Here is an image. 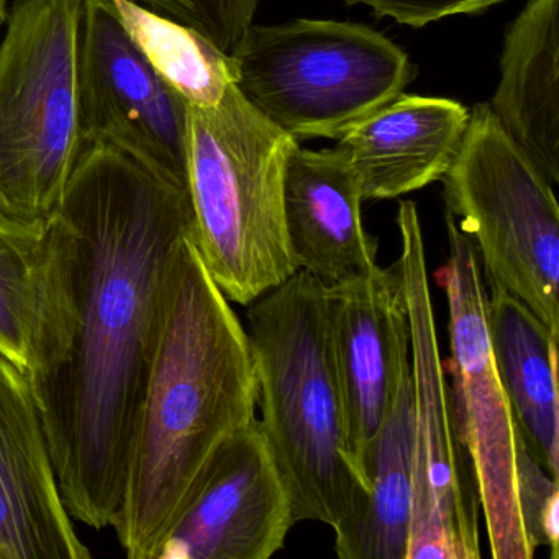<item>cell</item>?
<instances>
[{
	"label": "cell",
	"mask_w": 559,
	"mask_h": 559,
	"mask_svg": "<svg viewBox=\"0 0 559 559\" xmlns=\"http://www.w3.org/2000/svg\"><path fill=\"white\" fill-rule=\"evenodd\" d=\"M297 145L235 83L218 103L189 106L194 245L231 304L248 307L297 271L284 215V175Z\"/></svg>",
	"instance_id": "obj_4"
},
{
	"label": "cell",
	"mask_w": 559,
	"mask_h": 559,
	"mask_svg": "<svg viewBox=\"0 0 559 559\" xmlns=\"http://www.w3.org/2000/svg\"><path fill=\"white\" fill-rule=\"evenodd\" d=\"M467 122L469 110L456 100L402 93L346 130L336 152L365 201L401 198L441 181Z\"/></svg>",
	"instance_id": "obj_14"
},
{
	"label": "cell",
	"mask_w": 559,
	"mask_h": 559,
	"mask_svg": "<svg viewBox=\"0 0 559 559\" xmlns=\"http://www.w3.org/2000/svg\"><path fill=\"white\" fill-rule=\"evenodd\" d=\"M395 222L401 235L395 263L411 330L414 506L407 559H479V497L454 424L415 202L402 201Z\"/></svg>",
	"instance_id": "obj_8"
},
{
	"label": "cell",
	"mask_w": 559,
	"mask_h": 559,
	"mask_svg": "<svg viewBox=\"0 0 559 559\" xmlns=\"http://www.w3.org/2000/svg\"><path fill=\"white\" fill-rule=\"evenodd\" d=\"M0 559H2V552H0Z\"/></svg>",
	"instance_id": "obj_25"
},
{
	"label": "cell",
	"mask_w": 559,
	"mask_h": 559,
	"mask_svg": "<svg viewBox=\"0 0 559 559\" xmlns=\"http://www.w3.org/2000/svg\"><path fill=\"white\" fill-rule=\"evenodd\" d=\"M559 0H528L512 22L490 109L552 186L559 182Z\"/></svg>",
	"instance_id": "obj_16"
},
{
	"label": "cell",
	"mask_w": 559,
	"mask_h": 559,
	"mask_svg": "<svg viewBox=\"0 0 559 559\" xmlns=\"http://www.w3.org/2000/svg\"><path fill=\"white\" fill-rule=\"evenodd\" d=\"M50 270L27 376L71 519L112 526L166 266L194 240L188 188L86 146L48 221Z\"/></svg>",
	"instance_id": "obj_1"
},
{
	"label": "cell",
	"mask_w": 559,
	"mask_h": 559,
	"mask_svg": "<svg viewBox=\"0 0 559 559\" xmlns=\"http://www.w3.org/2000/svg\"><path fill=\"white\" fill-rule=\"evenodd\" d=\"M231 58L241 96L297 142L340 139L414 78L397 45L349 22L253 25Z\"/></svg>",
	"instance_id": "obj_6"
},
{
	"label": "cell",
	"mask_w": 559,
	"mask_h": 559,
	"mask_svg": "<svg viewBox=\"0 0 559 559\" xmlns=\"http://www.w3.org/2000/svg\"><path fill=\"white\" fill-rule=\"evenodd\" d=\"M83 0H15L0 44V215L48 222L84 152Z\"/></svg>",
	"instance_id": "obj_5"
},
{
	"label": "cell",
	"mask_w": 559,
	"mask_h": 559,
	"mask_svg": "<svg viewBox=\"0 0 559 559\" xmlns=\"http://www.w3.org/2000/svg\"><path fill=\"white\" fill-rule=\"evenodd\" d=\"M78 109L84 146H109L188 188L189 104L156 73L110 0H83Z\"/></svg>",
	"instance_id": "obj_10"
},
{
	"label": "cell",
	"mask_w": 559,
	"mask_h": 559,
	"mask_svg": "<svg viewBox=\"0 0 559 559\" xmlns=\"http://www.w3.org/2000/svg\"><path fill=\"white\" fill-rule=\"evenodd\" d=\"M516 499L523 528L536 551L548 546L551 559L559 558L558 479L530 453L516 428Z\"/></svg>",
	"instance_id": "obj_22"
},
{
	"label": "cell",
	"mask_w": 559,
	"mask_h": 559,
	"mask_svg": "<svg viewBox=\"0 0 559 559\" xmlns=\"http://www.w3.org/2000/svg\"><path fill=\"white\" fill-rule=\"evenodd\" d=\"M0 552L2 559H87L61 496L31 382L0 355Z\"/></svg>",
	"instance_id": "obj_13"
},
{
	"label": "cell",
	"mask_w": 559,
	"mask_h": 559,
	"mask_svg": "<svg viewBox=\"0 0 559 559\" xmlns=\"http://www.w3.org/2000/svg\"><path fill=\"white\" fill-rule=\"evenodd\" d=\"M329 309L349 451L366 483L369 448L411 372V330L397 263L329 286Z\"/></svg>",
	"instance_id": "obj_12"
},
{
	"label": "cell",
	"mask_w": 559,
	"mask_h": 559,
	"mask_svg": "<svg viewBox=\"0 0 559 559\" xmlns=\"http://www.w3.org/2000/svg\"><path fill=\"white\" fill-rule=\"evenodd\" d=\"M135 4L191 27L227 57H234L261 0H132Z\"/></svg>",
	"instance_id": "obj_21"
},
{
	"label": "cell",
	"mask_w": 559,
	"mask_h": 559,
	"mask_svg": "<svg viewBox=\"0 0 559 559\" xmlns=\"http://www.w3.org/2000/svg\"><path fill=\"white\" fill-rule=\"evenodd\" d=\"M368 499L358 519L335 533L340 559H407L414 506L412 376L402 379L366 460Z\"/></svg>",
	"instance_id": "obj_18"
},
{
	"label": "cell",
	"mask_w": 559,
	"mask_h": 559,
	"mask_svg": "<svg viewBox=\"0 0 559 559\" xmlns=\"http://www.w3.org/2000/svg\"><path fill=\"white\" fill-rule=\"evenodd\" d=\"M8 0H0V28L8 21Z\"/></svg>",
	"instance_id": "obj_24"
},
{
	"label": "cell",
	"mask_w": 559,
	"mask_h": 559,
	"mask_svg": "<svg viewBox=\"0 0 559 559\" xmlns=\"http://www.w3.org/2000/svg\"><path fill=\"white\" fill-rule=\"evenodd\" d=\"M365 202L352 169L336 148L289 153L284 175L287 240L297 271L325 286L371 274L378 264V238L366 230Z\"/></svg>",
	"instance_id": "obj_15"
},
{
	"label": "cell",
	"mask_w": 559,
	"mask_h": 559,
	"mask_svg": "<svg viewBox=\"0 0 559 559\" xmlns=\"http://www.w3.org/2000/svg\"><path fill=\"white\" fill-rule=\"evenodd\" d=\"M444 214L473 241L487 286L519 297L559 338V207L555 189L489 104L469 110L444 173Z\"/></svg>",
	"instance_id": "obj_7"
},
{
	"label": "cell",
	"mask_w": 559,
	"mask_h": 559,
	"mask_svg": "<svg viewBox=\"0 0 559 559\" xmlns=\"http://www.w3.org/2000/svg\"><path fill=\"white\" fill-rule=\"evenodd\" d=\"M348 5H366L381 17L421 28L453 15L477 14L503 0H343Z\"/></svg>",
	"instance_id": "obj_23"
},
{
	"label": "cell",
	"mask_w": 559,
	"mask_h": 559,
	"mask_svg": "<svg viewBox=\"0 0 559 559\" xmlns=\"http://www.w3.org/2000/svg\"><path fill=\"white\" fill-rule=\"evenodd\" d=\"M120 22L156 73L185 97L189 106L218 103L235 83L234 58L207 38L132 0H110Z\"/></svg>",
	"instance_id": "obj_19"
},
{
	"label": "cell",
	"mask_w": 559,
	"mask_h": 559,
	"mask_svg": "<svg viewBox=\"0 0 559 559\" xmlns=\"http://www.w3.org/2000/svg\"><path fill=\"white\" fill-rule=\"evenodd\" d=\"M247 329L192 237L166 266L145 388L112 528L132 559H153L228 438L257 418Z\"/></svg>",
	"instance_id": "obj_2"
},
{
	"label": "cell",
	"mask_w": 559,
	"mask_h": 559,
	"mask_svg": "<svg viewBox=\"0 0 559 559\" xmlns=\"http://www.w3.org/2000/svg\"><path fill=\"white\" fill-rule=\"evenodd\" d=\"M296 523L257 417L217 451L153 559H270Z\"/></svg>",
	"instance_id": "obj_11"
},
{
	"label": "cell",
	"mask_w": 559,
	"mask_h": 559,
	"mask_svg": "<svg viewBox=\"0 0 559 559\" xmlns=\"http://www.w3.org/2000/svg\"><path fill=\"white\" fill-rule=\"evenodd\" d=\"M48 222L0 215V355L27 372L50 270Z\"/></svg>",
	"instance_id": "obj_20"
},
{
	"label": "cell",
	"mask_w": 559,
	"mask_h": 559,
	"mask_svg": "<svg viewBox=\"0 0 559 559\" xmlns=\"http://www.w3.org/2000/svg\"><path fill=\"white\" fill-rule=\"evenodd\" d=\"M448 258L437 271L448 304L443 362L454 424L469 456L493 559H533L516 499V424L487 330V286L471 238L444 214Z\"/></svg>",
	"instance_id": "obj_9"
},
{
	"label": "cell",
	"mask_w": 559,
	"mask_h": 559,
	"mask_svg": "<svg viewBox=\"0 0 559 559\" xmlns=\"http://www.w3.org/2000/svg\"><path fill=\"white\" fill-rule=\"evenodd\" d=\"M487 330L516 428L530 453L558 479V336L497 284L487 286Z\"/></svg>",
	"instance_id": "obj_17"
},
{
	"label": "cell",
	"mask_w": 559,
	"mask_h": 559,
	"mask_svg": "<svg viewBox=\"0 0 559 559\" xmlns=\"http://www.w3.org/2000/svg\"><path fill=\"white\" fill-rule=\"evenodd\" d=\"M258 418L293 500L296 522L338 533L368 499L346 430L330 342L329 286L296 271L248 306Z\"/></svg>",
	"instance_id": "obj_3"
}]
</instances>
